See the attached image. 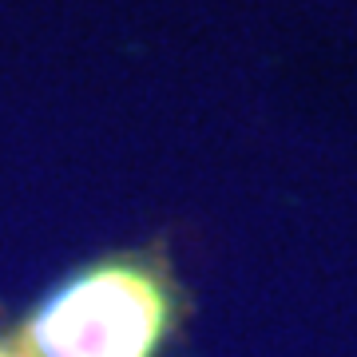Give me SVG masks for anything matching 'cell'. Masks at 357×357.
<instances>
[{
  "instance_id": "cell-2",
  "label": "cell",
  "mask_w": 357,
  "mask_h": 357,
  "mask_svg": "<svg viewBox=\"0 0 357 357\" xmlns=\"http://www.w3.org/2000/svg\"><path fill=\"white\" fill-rule=\"evenodd\" d=\"M0 357H20V349L13 342H0Z\"/></svg>"
},
{
  "instance_id": "cell-1",
  "label": "cell",
  "mask_w": 357,
  "mask_h": 357,
  "mask_svg": "<svg viewBox=\"0 0 357 357\" xmlns=\"http://www.w3.org/2000/svg\"><path fill=\"white\" fill-rule=\"evenodd\" d=\"M178 290L159 258H103L40 298L16 333L20 357H159Z\"/></svg>"
}]
</instances>
